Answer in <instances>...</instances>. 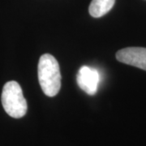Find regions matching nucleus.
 <instances>
[{
	"label": "nucleus",
	"mask_w": 146,
	"mask_h": 146,
	"mask_svg": "<svg viewBox=\"0 0 146 146\" xmlns=\"http://www.w3.org/2000/svg\"><path fill=\"white\" fill-rule=\"evenodd\" d=\"M115 3V0H92L89 5V14L95 18L103 16L111 10Z\"/></svg>",
	"instance_id": "5"
},
{
	"label": "nucleus",
	"mask_w": 146,
	"mask_h": 146,
	"mask_svg": "<svg viewBox=\"0 0 146 146\" xmlns=\"http://www.w3.org/2000/svg\"><path fill=\"white\" fill-rule=\"evenodd\" d=\"M38 80L43 93L48 97L57 95L61 88V73L56 58L50 54L41 56L38 63Z\"/></svg>",
	"instance_id": "1"
},
{
	"label": "nucleus",
	"mask_w": 146,
	"mask_h": 146,
	"mask_svg": "<svg viewBox=\"0 0 146 146\" xmlns=\"http://www.w3.org/2000/svg\"><path fill=\"white\" fill-rule=\"evenodd\" d=\"M116 58L120 63L146 71V48L127 47L116 53Z\"/></svg>",
	"instance_id": "4"
},
{
	"label": "nucleus",
	"mask_w": 146,
	"mask_h": 146,
	"mask_svg": "<svg viewBox=\"0 0 146 146\" xmlns=\"http://www.w3.org/2000/svg\"><path fill=\"white\" fill-rule=\"evenodd\" d=\"M1 100L3 109L11 117L20 119L26 114L27 102L21 85L16 81H8L4 84Z\"/></svg>",
	"instance_id": "2"
},
{
	"label": "nucleus",
	"mask_w": 146,
	"mask_h": 146,
	"mask_svg": "<svg viewBox=\"0 0 146 146\" xmlns=\"http://www.w3.org/2000/svg\"><path fill=\"white\" fill-rule=\"evenodd\" d=\"M76 82L84 92L89 95H94L100 83V74L96 68L83 66L77 73Z\"/></svg>",
	"instance_id": "3"
}]
</instances>
